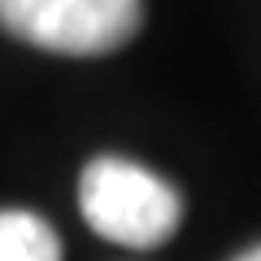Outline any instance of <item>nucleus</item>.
<instances>
[{
  "mask_svg": "<svg viewBox=\"0 0 261 261\" xmlns=\"http://www.w3.org/2000/svg\"><path fill=\"white\" fill-rule=\"evenodd\" d=\"M79 209L96 235L126 248H157L183 222V200L161 174L126 157H96L79 183Z\"/></svg>",
  "mask_w": 261,
  "mask_h": 261,
  "instance_id": "f257e3e1",
  "label": "nucleus"
},
{
  "mask_svg": "<svg viewBox=\"0 0 261 261\" xmlns=\"http://www.w3.org/2000/svg\"><path fill=\"white\" fill-rule=\"evenodd\" d=\"M0 261H61V240L27 209H0Z\"/></svg>",
  "mask_w": 261,
  "mask_h": 261,
  "instance_id": "7ed1b4c3",
  "label": "nucleus"
},
{
  "mask_svg": "<svg viewBox=\"0 0 261 261\" xmlns=\"http://www.w3.org/2000/svg\"><path fill=\"white\" fill-rule=\"evenodd\" d=\"M144 0H0V27L61 57H100L130 44Z\"/></svg>",
  "mask_w": 261,
  "mask_h": 261,
  "instance_id": "f03ea898",
  "label": "nucleus"
},
{
  "mask_svg": "<svg viewBox=\"0 0 261 261\" xmlns=\"http://www.w3.org/2000/svg\"><path fill=\"white\" fill-rule=\"evenodd\" d=\"M235 261H261V244H257V248H248V252H240Z\"/></svg>",
  "mask_w": 261,
  "mask_h": 261,
  "instance_id": "20e7f679",
  "label": "nucleus"
}]
</instances>
